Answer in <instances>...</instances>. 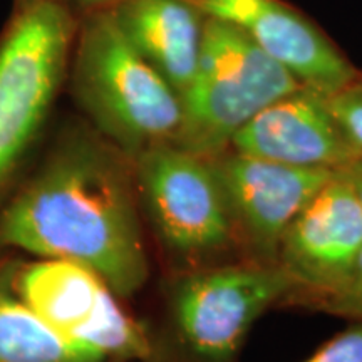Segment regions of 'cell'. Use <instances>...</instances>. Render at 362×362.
Listing matches in <instances>:
<instances>
[{
	"mask_svg": "<svg viewBox=\"0 0 362 362\" xmlns=\"http://www.w3.org/2000/svg\"><path fill=\"white\" fill-rule=\"evenodd\" d=\"M76 30L69 2H44L12 11L0 33V208L47 134Z\"/></svg>",
	"mask_w": 362,
	"mask_h": 362,
	"instance_id": "obj_4",
	"label": "cell"
},
{
	"mask_svg": "<svg viewBox=\"0 0 362 362\" xmlns=\"http://www.w3.org/2000/svg\"><path fill=\"white\" fill-rule=\"evenodd\" d=\"M107 11L136 51L181 96L200 59L205 13L189 0H117Z\"/></svg>",
	"mask_w": 362,
	"mask_h": 362,
	"instance_id": "obj_12",
	"label": "cell"
},
{
	"mask_svg": "<svg viewBox=\"0 0 362 362\" xmlns=\"http://www.w3.org/2000/svg\"><path fill=\"white\" fill-rule=\"evenodd\" d=\"M148 237L165 274L242 259L214 156L163 144L134 158Z\"/></svg>",
	"mask_w": 362,
	"mask_h": 362,
	"instance_id": "obj_5",
	"label": "cell"
},
{
	"mask_svg": "<svg viewBox=\"0 0 362 362\" xmlns=\"http://www.w3.org/2000/svg\"><path fill=\"white\" fill-rule=\"evenodd\" d=\"M17 259L0 253V362H107L45 325L13 287Z\"/></svg>",
	"mask_w": 362,
	"mask_h": 362,
	"instance_id": "obj_13",
	"label": "cell"
},
{
	"mask_svg": "<svg viewBox=\"0 0 362 362\" xmlns=\"http://www.w3.org/2000/svg\"><path fill=\"white\" fill-rule=\"evenodd\" d=\"M344 173H346L347 178H349V181L352 183V187H354L357 197H359V200L362 203V160L359 158V160L352 161L347 168L342 170Z\"/></svg>",
	"mask_w": 362,
	"mask_h": 362,
	"instance_id": "obj_18",
	"label": "cell"
},
{
	"mask_svg": "<svg viewBox=\"0 0 362 362\" xmlns=\"http://www.w3.org/2000/svg\"><path fill=\"white\" fill-rule=\"evenodd\" d=\"M134 158L81 116L54 129L0 208V250L74 262L123 300L151 275Z\"/></svg>",
	"mask_w": 362,
	"mask_h": 362,
	"instance_id": "obj_1",
	"label": "cell"
},
{
	"mask_svg": "<svg viewBox=\"0 0 362 362\" xmlns=\"http://www.w3.org/2000/svg\"><path fill=\"white\" fill-rule=\"evenodd\" d=\"M72 11L76 12V16H83V13L94 12V11H103V8H110L115 6L117 0H67Z\"/></svg>",
	"mask_w": 362,
	"mask_h": 362,
	"instance_id": "obj_17",
	"label": "cell"
},
{
	"mask_svg": "<svg viewBox=\"0 0 362 362\" xmlns=\"http://www.w3.org/2000/svg\"><path fill=\"white\" fill-rule=\"evenodd\" d=\"M327 99L344 134L349 139L356 155L362 160V69L349 84L330 94Z\"/></svg>",
	"mask_w": 362,
	"mask_h": 362,
	"instance_id": "obj_15",
	"label": "cell"
},
{
	"mask_svg": "<svg viewBox=\"0 0 362 362\" xmlns=\"http://www.w3.org/2000/svg\"><path fill=\"white\" fill-rule=\"evenodd\" d=\"M362 252V203L344 171L325 181L284 235L279 265L296 282L284 309H307L347 277Z\"/></svg>",
	"mask_w": 362,
	"mask_h": 362,
	"instance_id": "obj_8",
	"label": "cell"
},
{
	"mask_svg": "<svg viewBox=\"0 0 362 362\" xmlns=\"http://www.w3.org/2000/svg\"><path fill=\"white\" fill-rule=\"evenodd\" d=\"M242 259L279 264L287 228L336 171L305 170L226 148L214 156Z\"/></svg>",
	"mask_w": 362,
	"mask_h": 362,
	"instance_id": "obj_9",
	"label": "cell"
},
{
	"mask_svg": "<svg viewBox=\"0 0 362 362\" xmlns=\"http://www.w3.org/2000/svg\"><path fill=\"white\" fill-rule=\"evenodd\" d=\"M228 148L305 170L341 171L359 160L327 96L307 86L269 104L235 134Z\"/></svg>",
	"mask_w": 362,
	"mask_h": 362,
	"instance_id": "obj_11",
	"label": "cell"
},
{
	"mask_svg": "<svg viewBox=\"0 0 362 362\" xmlns=\"http://www.w3.org/2000/svg\"><path fill=\"white\" fill-rule=\"evenodd\" d=\"M13 287L57 336L98 352L107 362H149V324L126 309L99 275L74 262L17 260Z\"/></svg>",
	"mask_w": 362,
	"mask_h": 362,
	"instance_id": "obj_7",
	"label": "cell"
},
{
	"mask_svg": "<svg viewBox=\"0 0 362 362\" xmlns=\"http://www.w3.org/2000/svg\"><path fill=\"white\" fill-rule=\"evenodd\" d=\"M66 86L79 116L133 158L178 141L180 93L136 51L107 8L78 16Z\"/></svg>",
	"mask_w": 362,
	"mask_h": 362,
	"instance_id": "obj_2",
	"label": "cell"
},
{
	"mask_svg": "<svg viewBox=\"0 0 362 362\" xmlns=\"http://www.w3.org/2000/svg\"><path fill=\"white\" fill-rule=\"evenodd\" d=\"M305 310L324 312L346 320H362V252L344 282L312 302Z\"/></svg>",
	"mask_w": 362,
	"mask_h": 362,
	"instance_id": "obj_14",
	"label": "cell"
},
{
	"mask_svg": "<svg viewBox=\"0 0 362 362\" xmlns=\"http://www.w3.org/2000/svg\"><path fill=\"white\" fill-rule=\"evenodd\" d=\"M208 19L233 25L302 86L330 96L359 72L319 24L285 0H189Z\"/></svg>",
	"mask_w": 362,
	"mask_h": 362,
	"instance_id": "obj_10",
	"label": "cell"
},
{
	"mask_svg": "<svg viewBox=\"0 0 362 362\" xmlns=\"http://www.w3.org/2000/svg\"><path fill=\"white\" fill-rule=\"evenodd\" d=\"M296 282L279 264L238 259L165 274L149 362H238L253 325L282 309Z\"/></svg>",
	"mask_w": 362,
	"mask_h": 362,
	"instance_id": "obj_3",
	"label": "cell"
},
{
	"mask_svg": "<svg viewBox=\"0 0 362 362\" xmlns=\"http://www.w3.org/2000/svg\"><path fill=\"white\" fill-rule=\"evenodd\" d=\"M298 86L242 30L208 19L197 71L181 94L183 123L176 144L203 156L218 155L248 121Z\"/></svg>",
	"mask_w": 362,
	"mask_h": 362,
	"instance_id": "obj_6",
	"label": "cell"
},
{
	"mask_svg": "<svg viewBox=\"0 0 362 362\" xmlns=\"http://www.w3.org/2000/svg\"><path fill=\"white\" fill-rule=\"evenodd\" d=\"M302 362H362V320H349Z\"/></svg>",
	"mask_w": 362,
	"mask_h": 362,
	"instance_id": "obj_16",
	"label": "cell"
},
{
	"mask_svg": "<svg viewBox=\"0 0 362 362\" xmlns=\"http://www.w3.org/2000/svg\"><path fill=\"white\" fill-rule=\"evenodd\" d=\"M44 2H67V0H13L12 11H21V8L33 7V6H37V4H44Z\"/></svg>",
	"mask_w": 362,
	"mask_h": 362,
	"instance_id": "obj_19",
	"label": "cell"
}]
</instances>
